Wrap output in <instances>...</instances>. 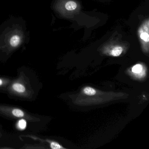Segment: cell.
<instances>
[{
  "label": "cell",
  "instance_id": "cell-1",
  "mask_svg": "<svg viewBox=\"0 0 149 149\" xmlns=\"http://www.w3.org/2000/svg\"><path fill=\"white\" fill-rule=\"evenodd\" d=\"M26 22L22 18H11L0 26V43L15 49L28 41Z\"/></svg>",
  "mask_w": 149,
  "mask_h": 149
},
{
  "label": "cell",
  "instance_id": "cell-2",
  "mask_svg": "<svg viewBox=\"0 0 149 149\" xmlns=\"http://www.w3.org/2000/svg\"><path fill=\"white\" fill-rule=\"evenodd\" d=\"M123 49L121 47H115L110 52L111 55L113 56H118L122 54Z\"/></svg>",
  "mask_w": 149,
  "mask_h": 149
},
{
  "label": "cell",
  "instance_id": "cell-3",
  "mask_svg": "<svg viewBox=\"0 0 149 149\" xmlns=\"http://www.w3.org/2000/svg\"><path fill=\"white\" fill-rule=\"evenodd\" d=\"M65 7L68 11H73L76 9L77 4L74 1H68L65 4Z\"/></svg>",
  "mask_w": 149,
  "mask_h": 149
},
{
  "label": "cell",
  "instance_id": "cell-4",
  "mask_svg": "<svg viewBox=\"0 0 149 149\" xmlns=\"http://www.w3.org/2000/svg\"><path fill=\"white\" fill-rule=\"evenodd\" d=\"M13 88L17 92H19V93H22L24 92L26 90L25 87L19 83H15L13 85Z\"/></svg>",
  "mask_w": 149,
  "mask_h": 149
},
{
  "label": "cell",
  "instance_id": "cell-5",
  "mask_svg": "<svg viewBox=\"0 0 149 149\" xmlns=\"http://www.w3.org/2000/svg\"><path fill=\"white\" fill-rule=\"evenodd\" d=\"M84 94L89 96L94 95L96 93L95 90L91 87H87L84 89Z\"/></svg>",
  "mask_w": 149,
  "mask_h": 149
},
{
  "label": "cell",
  "instance_id": "cell-6",
  "mask_svg": "<svg viewBox=\"0 0 149 149\" xmlns=\"http://www.w3.org/2000/svg\"><path fill=\"white\" fill-rule=\"evenodd\" d=\"M143 70V67L140 64H136L132 68V72L135 74H138L141 73Z\"/></svg>",
  "mask_w": 149,
  "mask_h": 149
},
{
  "label": "cell",
  "instance_id": "cell-7",
  "mask_svg": "<svg viewBox=\"0 0 149 149\" xmlns=\"http://www.w3.org/2000/svg\"><path fill=\"white\" fill-rule=\"evenodd\" d=\"M13 115L17 117H22L24 116V112L19 109H14L12 111Z\"/></svg>",
  "mask_w": 149,
  "mask_h": 149
},
{
  "label": "cell",
  "instance_id": "cell-8",
  "mask_svg": "<svg viewBox=\"0 0 149 149\" xmlns=\"http://www.w3.org/2000/svg\"><path fill=\"white\" fill-rule=\"evenodd\" d=\"M140 38L145 42H148L149 41V35L147 32H143L140 34Z\"/></svg>",
  "mask_w": 149,
  "mask_h": 149
},
{
  "label": "cell",
  "instance_id": "cell-9",
  "mask_svg": "<svg viewBox=\"0 0 149 149\" xmlns=\"http://www.w3.org/2000/svg\"><path fill=\"white\" fill-rule=\"evenodd\" d=\"M50 147L53 149H65V148L55 142H52L50 143Z\"/></svg>",
  "mask_w": 149,
  "mask_h": 149
},
{
  "label": "cell",
  "instance_id": "cell-10",
  "mask_svg": "<svg viewBox=\"0 0 149 149\" xmlns=\"http://www.w3.org/2000/svg\"><path fill=\"white\" fill-rule=\"evenodd\" d=\"M26 126V122L24 119H21L19 122V126L20 129H25Z\"/></svg>",
  "mask_w": 149,
  "mask_h": 149
},
{
  "label": "cell",
  "instance_id": "cell-11",
  "mask_svg": "<svg viewBox=\"0 0 149 149\" xmlns=\"http://www.w3.org/2000/svg\"><path fill=\"white\" fill-rule=\"evenodd\" d=\"M2 81L1 79H0V85H2Z\"/></svg>",
  "mask_w": 149,
  "mask_h": 149
}]
</instances>
